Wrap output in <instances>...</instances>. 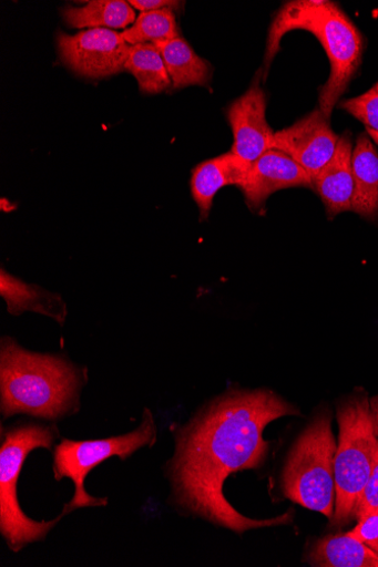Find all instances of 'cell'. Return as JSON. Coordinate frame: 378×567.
Wrapping results in <instances>:
<instances>
[{"mask_svg": "<svg viewBox=\"0 0 378 567\" xmlns=\"http://www.w3.org/2000/svg\"><path fill=\"white\" fill-rule=\"evenodd\" d=\"M354 196L351 212L374 218L378 215V154L367 135H360L353 151Z\"/></svg>", "mask_w": 378, "mask_h": 567, "instance_id": "obj_15", "label": "cell"}, {"mask_svg": "<svg viewBox=\"0 0 378 567\" xmlns=\"http://www.w3.org/2000/svg\"><path fill=\"white\" fill-rule=\"evenodd\" d=\"M340 109L378 133V93L374 89L343 101Z\"/></svg>", "mask_w": 378, "mask_h": 567, "instance_id": "obj_21", "label": "cell"}, {"mask_svg": "<svg viewBox=\"0 0 378 567\" xmlns=\"http://www.w3.org/2000/svg\"><path fill=\"white\" fill-rule=\"evenodd\" d=\"M353 143L348 134L340 137L335 156L313 179V187L333 218L351 212L354 196Z\"/></svg>", "mask_w": 378, "mask_h": 567, "instance_id": "obj_12", "label": "cell"}, {"mask_svg": "<svg viewBox=\"0 0 378 567\" xmlns=\"http://www.w3.org/2000/svg\"><path fill=\"white\" fill-rule=\"evenodd\" d=\"M378 509V444L369 480L362 491L355 518L359 522L367 514Z\"/></svg>", "mask_w": 378, "mask_h": 567, "instance_id": "obj_22", "label": "cell"}, {"mask_svg": "<svg viewBox=\"0 0 378 567\" xmlns=\"http://www.w3.org/2000/svg\"><path fill=\"white\" fill-rule=\"evenodd\" d=\"M295 30L310 32L326 50L331 73L319 91L318 103L321 114L330 121L339 99L361 63V35L336 3L323 0L287 3L269 28L265 53L266 69L278 54L284 35Z\"/></svg>", "mask_w": 378, "mask_h": 567, "instance_id": "obj_3", "label": "cell"}, {"mask_svg": "<svg viewBox=\"0 0 378 567\" xmlns=\"http://www.w3.org/2000/svg\"><path fill=\"white\" fill-rule=\"evenodd\" d=\"M252 164L236 156L234 152L206 161L196 166L192 174L191 189L198 206L201 219H207L214 196L226 186H241Z\"/></svg>", "mask_w": 378, "mask_h": 567, "instance_id": "obj_13", "label": "cell"}, {"mask_svg": "<svg viewBox=\"0 0 378 567\" xmlns=\"http://www.w3.org/2000/svg\"><path fill=\"white\" fill-rule=\"evenodd\" d=\"M367 134H368V136H370L372 140H375V142H376V143L378 142V133H377V132L371 131V130H367Z\"/></svg>", "mask_w": 378, "mask_h": 567, "instance_id": "obj_25", "label": "cell"}, {"mask_svg": "<svg viewBox=\"0 0 378 567\" xmlns=\"http://www.w3.org/2000/svg\"><path fill=\"white\" fill-rule=\"evenodd\" d=\"M156 45L164 58L175 89L207 84L211 72L208 63L201 59L183 38L178 37Z\"/></svg>", "mask_w": 378, "mask_h": 567, "instance_id": "obj_18", "label": "cell"}, {"mask_svg": "<svg viewBox=\"0 0 378 567\" xmlns=\"http://www.w3.org/2000/svg\"><path fill=\"white\" fill-rule=\"evenodd\" d=\"M61 60L81 76L98 79L125 70L131 44L111 29H88L75 34L60 32Z\"/></svg>", "mask_w": 378, "mask_h": 567, "instance_id": "obj_8", "label": "cell"}, {"mask_svg": "<svg viewBox=\"0 0 378 567\" xmlns=\"http://www.w3.org/2000/svg\"><path fill=\"white\" fill-rule=\"evenodd\" d=\"M61 437L55 425L23 424L3 431L0 449V534L13 551L43 540L70 512L52 522H34L19 504L18 482L28 455L37 449L50 450Z\"/></svg>", "mask_w": 378, "mask_h": 567, "instance_id": "obj_4", "label": "cell"}, {"mask_svg": "<svg viewBox=\"0 0 378 567\" xmlns=\"http://www.w3.org/2000/svg\"><path fill=\"white\" fill-rule=\"evenodd\" d=\"M299 186L311 187V177L286 153L273 148L251 165L239 188L248 208L258 212L274 193Z\"/></svg>", "mask_w": 378, "mask_h": 567, "instance_id": "obj_11", "label": "cell"}, {"mask_svg": "<svg viewBox=\"0 0 378 567\" xmlns=\"http://www.w3.org/2000/svg\"><path fill=\"white\" fill-rule=\"evenodd\" d=\"M0 295L7 301L8 311L12 316L32 312L53 319L60 324H64L67 320L68 307L61 295L27 284L4 269L0 274Z\"/></svg>", "mask_w": 378, "mask_h": 567, "instance_id": "obj_14", "label": "cell"}, {"mask_svg": "<svg viewBox=\"0 0 378 567\" xmlns=\"http://www.w3.org/2000/svg\"><path fill=\"white\" fill-rule=\"evenodd\" d=\"M307 563L316 567H378V554L347 533L317 540Z\"/></svg>", "mask_w": 378, "mask_h": 567, "instance_id": "obj_16", "label": "cell"}, {"mask_svg": "<svg viewBox=\"0 0 378 567\" xmlns=\"http://www.w3.org/2000/svg\"><path fill=\"white\" fill-rule=\"evenodd\" d=\"M376 399L378 400V396H376Z\"/></svg>", "mask_w": 378, "mask_h": 567, "instance_id": "obj_28", "label": "cell"}, {"mask_svg": "<svg viewBox=\"0 0 378 567\" xmlns=\"http://www.w3.org/2000/svg\"><path fill=\"white\" fill-rule=\"evenodd\" d=\"M337 446L331 415L320 411L296 441L283 473L285 496L330 520L336 506Z\"/></svg>", "mask_w": 378, "mask_h": 567, "instance_id": "obj_5", "label": "cell"}, {"mask_svg": "<svg viewBox=\"0 0 378 567\" xmlns=\"http://www.w3.org/2000/svg\"><path fill=\"white\" fill-rule=\"evenodd\" d=\"M349 534L372 549L378 544V509L360 519Z\"/></svg>", "mask_w": 378, "mask_h": 567, "instance_id": "obj_23", "label": "cell"}, {"mask_svg": "<svg viewBox=\"0 0 378 567\" xmlns=\"http://www.w3.org/2000/svg\"><path fill=\"white\" fill-rule=\"evenodd\" d=\"M298 410L269 390L231 391L211 402L176 436L170 463L176 503L197 517L239 535L292 523V514L266 520L245 517L226 498L224 486L235 473L263 465L268 424Z\"/></svg>", "mask_w": 378, "mask_h": 567, "instance_id": "obj_1", "label": "cell"}, {"mask_svg": "<svg viewBox=\"0 0 378 567\" xmlns=\"http://www.w3.org/2000/svg\"><path fill=\"white\" fill-rule=\"evenodd\" d=\"M339 444L335 458L336 506L333 523L346 525L355 518L358 502L369 480L378 437L370 402L355 394L338 408Z\"/></svg>", "mask_w": 378, "mask_h": 567, "instance_id": "obj_6", "label": "cell"}, {"mask_svg": "<svg viewBox=\"0 0 378 567\" xmlns=\"http://www.w3.org/2000/svg\"><path fill=\"white\" fill-rule=\"evenodd\" d=\"M377 144H378V142H377Z\"/></svg>", "mask_w": 378, "mask_h": 567, "instance_id": "obj_29", "label": "cell"}, {"mask_svg": "<svg viewBox=\"0 0 378 567\" xmlns=\"http://www.w3.org/2000/svg\"><path fill=\"white\" fill-rule=\"evenodd\" d=\"M156 426L152 412L145 409L141 425L133 432L103 440L62 442L53 449V475L57 481L69 478L75 484V494L64 507L70 514L81 507L104 506L108 498L89 495L85 477L105 460L119 456L123 461L145 446L154 445Z\"/></svg>", "mask_w": 378, "mask_h": 567, "instance_id": "obj_7", "label": "cell"}, {"mask_svg": "<svg viewBox=\"0 0 378 567\" xmlns=\"http://www.w3.org/2000/svg\"><path fill=\"white\" fill-rule=\"evenodd\" d=\"M130 6L137 11L151 12L160 10L178 9L182 3L173 2V0H131Z\"/></svg>", "mask_w": 378, "mask_h": 567, "instance_id": "obj_24", "label": "cell"}, {"mask_svg": "<svg viewBox=\"0 0 378 567\" xmlns=\"http://www.w3.org/2000/svg\"><path fill=\"white\" fill-rule=\"evenodd\" d=\"M378 554V544L372 548Z\"/></svg>", "mask_w": 378, "mask_h": 567, "instance_id": "obj_27", "label": "cell"}, {"mask_svg": "<svg viewBox=\"0 0 378 567\" xmlns=\"http://www.w3.org/2000/svg\"><path fill=\"white\" fill-rule=\"evenodd\" d=\"M125 70L135 76L142 93L156 94L173 86L164 58L154 43L132 45Z\"/></svg>", "mask_w": 378, "mask_h": 567, "instance_id": "obj_19", "label": "cell"}, {"mask_svg": "<svg viewBox=\"0 0 378 567\" xmlns=\"http://www.w3.org/2000/svg\"><path fill=\"white\" fill-rule=\"evenodd\" d=\"M372 89L378 93V82L375 84Z\"/></svg>", "mask_w": 378, "mask_h": 567, "instance_id": "obj_26", "label": "cell"}, {"mask_svg": "<svg viewBox=\"0 0 378 567\" xmlns=\"http://www.w3.org/2000/svg\"><path fill=\"white\" fill-rule=\"evenodd\" d=\"M234 134L232 152L248 164L273 150L276 132L266 121V96L259 76L236 99L227 111Z\"/></svg>", "mask_w": 378, "mask_h": 567, "instance_id": "obj_10", "label": "cell"}, {"mask_svg": "<svg viewBox=\"0 0 378 567\" xmlns=\"http://www.w3.org/2000/svg\"><path fill=\"white\" fill-rule=\"evenodd\" d=\"M122 34L131 45L165 43L180 37L176 16L170 9L141 13Z\"/></svg>", "mask_w": 378, "mask_h": 567, "instance_id": "obj_20", "label": "cell"}, {"mask_svg": "<svg viewBox=\"0 0 378 567\" xmlns=\"http://www.w3.org/2000/svg\"><path fill=\"white\" fill-rule=\"evenodd\" d=\"M64 21L74 29H129L136 21L135 10L124 0H92L80 8L62 11Z\"/></svg>", "mask_w": 378, "mask_h": 567, "instance_id": "obj_17", "label": "cell"}, {"mask_svg": "<svg viewBox=\"0 0 378 567\" xmlns=\"http://www.w3.org/2000/svg\"><path fill=\"white\" fill-rule=\"evenodd\" d=\"M86 370L62 355L23 349L11 338L0 346V410L6 419L29 415L55 422L80 409Z\"/></svg>", "mask_w": 378, "mask_h": 567, "instance_id": "obj_2", "label": "cell"}, {"mask_svg": "<svg viewBox=\"0 0 378 567\" xmlns=\"http://www.w3.org/2000/svg\"><path fill=\"white\" fill-rule=\"evenodd\" d=\"M339 140L318 109L276 132L273 148L286 153L314 179L335 156Z\"/></svg>", "mask_w": 378, "mask_h": 567, "instance_id": "obj_9", "label": "cell"}]
</instances>
